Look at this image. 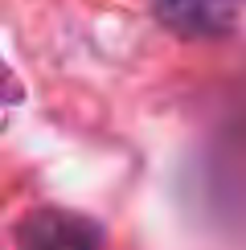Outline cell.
<instances>
[{
	"mask_svg": "<svg viewBox=\"0 0 246 250\" xmlns=\"http://www.w3.org/2000/svg\"><path fill=\"white\" fill-rule=\"evenodd\" d=\"M102 230L95 217L58 209V205H41L25 213L17 226V250H99Z\"/></svg>",
	"mask_w": 246,
	"mask_h": 250,
	"instance_id": "obj_1",
	"label": "cell"
},
{
	"mask_svg": "<svg viewBox=\"0 0 246 250\" xmlns=\"http://www.w3.org/2000/svg\"><path fill=\"white\" fill-rule=\"evenodd\" d=\"M156 21L189 41H218L238 25V0H156Z\"/></svg>",
	"mask_w": 246,
	"mask_h": 250,
	"instance_id": "obj_2",
	"label": "cell"
}]
</instances>
